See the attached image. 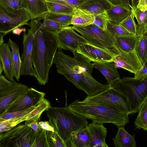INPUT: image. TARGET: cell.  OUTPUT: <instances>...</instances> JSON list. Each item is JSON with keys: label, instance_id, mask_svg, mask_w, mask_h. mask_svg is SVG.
Returning a JSON list of instances; mask_svg holds the SVG:
<instances>
[{"label": "cell", "instance_id": "6da1fadb", "mask_svg": "<svg viewBox=\"0 0 147 147\" xmlns=\"http://www.w3.org/2000/svg\"><path fill=\"white\" fill-rule=\"evenodd\" d=\"M73 53V57L64 53L58 47L53 63L55 64L59 74L64 76L87 96L95 95L110 88L107 84L100 83L93 77L92 65L88 59L76 51Z\"/></svg>", "mask_w": 147, "mask_h": 147}, {"label": "cell", "instance_id": "7a4b0ae2", "mask_svg": "<svg viewBox=\"0 0 147 147\" xmlns=\"http://www.w3.org/2000/svg\"><path fill=\"white\" fill-rule=\"evenodd\" d=\"M41 18L31 20L28 25L34 36L32 61L36 78L41 85H45L49 80L50 69L59 47L54 32L43 26Z\"/></svg>", "mask_w": 147, "mask_h": 147}, {"label": "cell", "instance_id": "3957f363", "mask_svg": "<svg viewBox=\"0 0 147 147\" xmlns=\"http://www.w3.org/2000/svg\"><path fill=\"white\" fill-rule=\"evenodd\" d=\"M67 107L97 123H112L119 127H124L129 122V114L125 111L84 99H76Z\"/></svg>", "mask_w": 147, "mask_h": 147}, {"label": "cell", "instance_id": "277c9868", "mask_svg": "<svg viewBox=\"0 0 147 147\" xmlns=\"http://www.w3.org/2000/svg\"><path fill=\"white\" fill-rule=\"evenodd\" d=\"M49 122L65 144L70 147L71 139L77 131L88 124L87 119L67 107L51 106L46 110Z\"/></svg>", "mask_w": 147, "mask_h": 147}, {"label": "cell", "instance_id": "5b68a950", "mask_svg": "<svg viewBox=\"0 0 147 147\" xmlns=\"http://www.w3.org/2000/svg\"><path fill=\"white\" fill-rule=\"evenodd\" d=\"M126 99L133 114L138 113L147 98V77L143 78L125 77L115 82L112 87Z\"/></svg>", "mask_w": 147, "mask_h": 147}, {"label": "cell", "instance_id": "8992f818", "mask_svg": "<svg viewBox=\"0 0 147 147\" xmlns=\"http://www.w3.org/2000/svg\"><path fill=\"white\" fill-rule=\"evenodd\" d=\"M72 27L90 44L106 50L115 57L120 53L116 46L114 37L107 30L104 31L93 24L84 27Z\"/></svg>", "mask_w": 147, "mask_h": 147}, {"label": "cell", "instance_id": "52a82bcc", "mask_svg": "<svg viewBox=\"0 0 147 147\" xmlns=\"http://www.w3.org/2000/svg\"><path fill=\"white\" fill-rule=\"evenodd\" d=\"M35 131L24 123L0 133V147H32Z\"/></svg>", "mask_w": 147, "mask_h": 147}, {"label": "cell", "instance_id": "ba28073f", "mask_svg": "<svg viewBox=\"0 0 147 147\" xmlns=\"http://www.w3.org/2000/svg\"><path fill=\"white\" fill-rule=\"evenodd\" d=\"M29 88L14 79L10 80L0 75V117L7 112L10 106Z\"/></svg>", "mask_w": 147, "mask_h": 147}, {"label": "cell", "instance_id": "9c48e42d", "mask_svg": "<svg viewBox=\"0 0 147 147\" xmlns=\"http://www.w3.org/2000/svg\"><path fill=\"white\" fill-rule=\"evenodd\" d=\"M30 20L26 9L15 10L0 2V32L6 34L16 28L28 25Z\"/></svg>", "mask_w": 147, "mask_h": 147}, {"label": "cell", "instance_id": "30bf717a", "mask_svg": "<svg viewBox=\"0 0 147 147\" xmlns=\"http://www.w3.org/2000/svg\"><path fill=\"white\" fill-rule=\"evenodd\" d=\"M84 100L125 111L129 115L131 114L126 99L117 90L112 87L95 95L87 96Z\"/></svg>", "mask_w": 147, "mask_h": 147}, {"label": "cell", "instance_id": "8fae6325", "mask_svg": "<svg viewBox=\"0 0 147 147\" xmlns=\"http://www.w3.org/2000/svg\"><path fill=\"white\" fill-rule=\"evenodd\" d=\"M75 31L72 26H68L54 32L59 47L73 53L76 51L81 45L88 42Z\"/></svg>", "mask_w": 147, "mask_h": 147}, {"label": "cell", "instance_id": "7c38bea8", "mask_svg": "<svg viewBox=\"0 0 147 147\" xmlns=\"http://www.w3.org/2000/svg\"><path fill=\"white\" fill-rule=\"evenodd\" d=\"M34 34L30 28L27 33L23 34L22 43L23 51L21 58L22 65L21 75H29L36 78L34 70L33 67L32 61V51Z\"/></svg>", "mask_w": 147, "mask_h": 147}, {"label": "cell", "instance_id": "4fadbf2b", "mask_svg": "<svg viewBox=\"0 0 147 147\" xmlns=\"http://www.w3.org/2000/svg\"><path fill=\"white\" fill-rule=\"evenodd\" d=\"M45 94L43 92L33 88H29L10 106L7 112L23 110L36 106L44 98Z\"/></svg>", "mask_w": 147, "mask_h": 147}, {"label": "cell", "instance_id": "5bb4252c", "mask_svg": "<svg viewBox=\"0 0 147 147\" xmlns=\"http://www.w3.org/2000/svg\"><path fill=\"white\" fill-rule=\"evenodd\" d=\"M76 52L82 54L91 62L113 61L115 56L102 49L88 42L80 46Z\"/></svg>", "mask_w": 147, "mask_h": 147}, {"label": "cell", "instance_id": "9a60e30c", "mask_svg": "<svg viewBox=\"0 0 147 147\" xmlns=\"http://www.w3.org/2000/svg\"><path fill=\"white\" fill-rule=\"evenodd\" d=\"M113 62L117 68H122L134 74L143 65L135 50L120 53L114 57Z\"/></svg>", "mask_w": 147, "mask_h": 147}, {"label": "cell", "instance_id": "2e32d148", "mask_svg": "<svg viewBox=\"0 0 147 147\" xmlns=\"http://www.w3.org/2000/svg\"><path fill=\"white\" fill-rule=\"evenodd\" d=\"M87 127L90 137V147H108L105 141L107 129L103 124L92 122Z\"/></svg>", "mask_w": 147, "mask_h": 147}, {"label": "cell", "instance_id": "e0dca14e", "mask_svg": "<svg viewBox=\"0 0 147 147\" xmlns=\"http://www.w3.org/2000/svg\"><path fill=\"white\" fill-rule=\"evenodd\" d=\"M93 68L98 70L105 77L107 84L111 88L113 84L120 79L117 67L113 61L93 62Z\"/></svg>", "mask_w": 147, "mask_h": 147}, {"label": "cell", "instance_id": "ac0fdd59", "mask_svg": "<svg viewBox=\"0 0 147 147\" xmlns=\"http://www.w3.org/2000/svg\"><path fill=\"white\" fill-rule=\"evenodd\" d=\"M113 5L108 0H83L77 7L94 16L106 11Z\"/></svg>", "mask_w": 147, "mask_h": 147}, {"label": "cell", "instance_id": "d6986e66", "mask_svg": "<svg viewBox=\"0 0 147 147\" xmlns=\"http://www.w3.org/2000/svg\"><path fill=\"white\" fill-rule=\"evenodd\" d=\"M0 60L5 75L10 80L13 79V63L12 53L6 43H3L0 47Z\"/></svg>", "mask_w": 147, "mask_h": 147}, {"label": "cell", "instance_id": "ffe728a7", "mask_svg": "<svg viewBox=\"0 0 147 147\" xmlns=\"http://www.w3.org/2000/svg\"><path fill=\"white\" fill-rule=\"evenodd\" d=\"M26 10L29 13L31 20L42 18L49 12L46 0H25Z\"/></svg>", "mask_w": 147, "mask_h": 147}, {"label": "cell", "instance_id": "44dd1931", "mask_svg": "<svg viewBox=\"0 0 147 147\" xmlns=\"http://www.w3.org/2000/svg\"><path fill=\"white\" fill-rule=\"evenodd\" d=\"M116 46L120 52L128 53L135 50L139 36H114Z\"/></svg>", "mask_w": 147, "mask_h": 147}, {"label": "cell", "instance_id": "7402d4cb", "mask_svg": "<svg viewBox=\"0 0 147 147\" xmlns=\"http://www.w3.org/2000/svg\"><path fill=\"white\" fill-rule=\"evenodd\" d=\"M118 130L113 139L114 145L116 147H136L135 135L128 133L124 127H118Z\"/></svg>", "mask_w": 147, "mask_h": 147}, {"label": "cell", "instance_id": "603a6c76", "mask_svg": "<svg viewBox=\"0 0 147 147\" xmlns=\"http://www.w3.org/2000/svg\"><path fill=\"white\" fill-rule=\"evenodd\" d=\"M94 16L90 13L76 7L72 15L71 24L79 27L86 26L93 24Z\"/></svg>", "mask_w": 147, "mask_h": 147}, {"label": "cell", "instance_id": "cb8c5ba5", "mask_svg": "<svg viewBox=\"0 0 147 147\" xmlns=\"http://www.w3.org/2000/svg\"><path fill=\"white\" fill-rule=\"evenodd\" d=\"M87 126L78 130L73 136L70 147H90V137Z\"/></svg>", "mask_w": 147, "mask_h": 147}, {"label": "cell", "instance_id": "d4e9b609", "mask_svg": "<svg viewBox=\"0 0 147 147\" xmlns=\"http://www.w3.org/2000/svg\"><path fill=\"white\" fill-rule=\"evenodd\" d=\"M107 12L109 21L116 24L119 23L132 12L131 9L118 5H113Z\"/></svg>", "mask_w": 147, "mask_h": 147}, {"label": "cell", "instance_id": "484cf974", "mask_svg": "<svg viewBox=\"0 0 147 147\" xmlns=\"http://www.w3.org/2000/svg\"><path fill=\"white\" fill-rule=\"evenodd\" d=\"M8 44L11 48L12 53L13 63V77L17 80L19 81L22 65L21 58L20 56L19 47L17 44L9 38Z\"/></svg>", "mask_w": 147, "mask_h": 147}, {"label": "cell", "instance_id": "4316f807", "mask_svg": "<svg viewBox=\"0 0 147 147\" xmlns=\"http://www.w3.org/2000/svg\"><path fill=\"white\" fill-rule=\"evenodd\" d=\"M139 38L135 51L142 65L146 64L147 60V33H137Z\"/></svg>", "mask_w": 147, "mask_h": 147}, {"label": "cell", "instance_id": "83f0119b", "mask_svg": "<svg viewBox=\"0 0 147 147\" xmlns=\"http://www.w3.org/2000/svg\"><path fill=\"white\" fill-rule=\"evenodd\" d=\"M138 115L134 122L136 129L147 130V98L140 106Z\"/></svg>", "mask_w": 147, "mask_h": 147}, {"label": "cell", "instance_id": "f1b7e54d", "mask_svg": "<svg viewBox=\"0 0 147 147\" xmlns=\"http://www.w3.org/2000/svg\"><path fill=\"white\" fill-rule=\"evenodd\" d=\"M46 1L49 12L72 15L75 9L69 5Z\"/></svg>", "mask_w": 147, "mask_h": 147}, {"label": "cell", "instance_id": "f546056e", "mask_svg": "<svg viewBox=\"0 0 147 147\" xmlns=\"http://www.w3.org/2000/svg\"><path fill=\"white\" fill-rule=\"evenodd\" d=\"M72 15L58 13L48 12L42 18L53 20L61 24L63 27L68 26L71 24Z\"/></svg>", "mask_w": 147, "mask_h": 147}, {"label": "cell", "instance_id": "4dcf8cb0", "mask_svg": "<svg viewBox=\"0 0 147 147\" xmlns=\"http://www.w3.org/2000/svg\"><path fill=\"white\" fill-rule=\"evenodd\" d=\"M28 120L27 114L18 118L5 121L0 124V133L9 130L21 123Z\"/></svg>", "mask_w": 147, "mask_h": 147}, {"label": "cell", "instance_id": "1f68e13d", "mask_svg": "<svg viewBox=\"0 0 147 147\" xmlns=\"http://www.w3.org/2000/svg\"><path fill=\"white\" fill-rule=\"evenodd\" d=\"M134 18V15L132 12L119 24L129 32L136 35L137 25L135 22Z\"/></svg>", "mask_w": 147, "mask_h": 147}, {"label": "cell", "instance_id": "d6a6232c", "mask_svg": "<svg viewBox=\"0 0 147 147\" xmlns=\"http://www.w3.org/2000/svg\"><path fill=\"white\" fill-rule=\"evenodd\" d=\"M107 30L113 36H135L129 32L119 24L113 23L109 21Z\"/></svg>", "mask_w": 147, "mask_h": 147}, {"label": "cell", "instance_id": "836d02e7", "mask_svg": "<svg viewBox=\"0 0 147 147\" xmlns=\"http://www.w3.org/2000/svg\"><path fill=\"white\" fill-rule=\"evenodd\" d=\"M46 133L49 147H66L57 132L46 131Z\"/></svg>", "mask_w": 147, "mask_h": 147}, {"label": "cell", "instance_id": "e575fe53", "mask_svg": "<svg viewBox=\"0 0 147 147\" xmlns=\"http://www.w3.org/2000/svg\"><path fill=\"white\" fill-rule=\"evenodd\" d=\"M109 21L107 11L94 16L93 24L104 31L107 30Z\"/></svg>", "mask_w": 147, "mask_h": 147}, {"label": "cell", "instance_id": "d590c367", "mask_svg": "<svg viewBox=\"0 0 147 147\" xmlns=\"http://www.w3.org/2000/svg\"><path fill=\"white\" fill-rule=\"evenodd\" d=\"M32 147H49L46 131L42 129L35 132V137Z\"/></svg>", "mask_w": 147, "mask_h": 147}, {"label": "cell", "instance_id": "8d00e7d4", "mask_svg": "<svg viewBox=\"0 0 147 147\" xmlns=\"http://www.w3.org/2000/svg\"><path fill=\"white\" fill-rule=\"evenodd\" d=\"M36 106L31 107L27 109L23 110L13 112H7L1 116L0 118L5 119H9L22 117L31 112Z\"/></svg>", "mask_w": 147, "mask_h": 147}, {"label": "cell", "instance_id": "74e56055", "mask_svg": "<svg viewBox=\"0 0 147 147\" xmlns=\"http://www.w3.org/2000/svg\"><path fill=\"white\" fill-rule=\"evenodd\" d=\"M0 2L15 10L26 9L25 0H0Z\"/></svg>", "mask_w": 147, "mask_h": 147}, {"label": "cell", "instance_id": "f35d334b", "mask_svg": "<svg viewBox=\"0 0 147 147\" xmlns=\"http://www.w3.org/2000/svg\"><path fill=\"white\" fill-rule=\"evenodd\" d=\"M131 9L136 19L138 26H141L147 23V10L142 11L137 7Z\"/></svg>", "mask_w": 147, "mask_h": 147}, {"label": "cell", "instance_id": "ab89813d", "mask_svg": "<svg viewBox=\"0 0 147 147\" xmlns=\"http://www.w3.org/2000/svg\"><path fill=\"white\" fill-rule=\"evenodd\" d=\"M44 26L48 30L53 32H56L61 29L63 27L59 23L50 20L42 18Z\"/></svg>", "mask_w": 147, "mask_h": 147}, {"label": "cell", "instance_id": "60d3db41", "mask_svg": "<svg viewBox=\"0 0 147 147\" xmlns=\"http://www.w3.org/2000/svg\"><path fill=\"white\" fill-rule=\"evenodd\" d=\"M56 3L67 5L76 8L83 0H48Z\"/></svg>", "mask_w": 147, "mask_h": 147}, {"label": "cell", "instance_id": "b9f144b4", "mask_svg": "<svg viewBox=\"0 0 147 147\" xmlns=\"http://www.w3.org/2000/svg\"><path fill=\"white\" fill-rule=\"evenodd\" d=\"M134 77L138 78H143L147 77V67L146 64H143L142 67L134 74Z\"/></svg>", "mask_w": 147, "mask_h": 147}, {"label": "cell", "instance_id": "7bdbcfd3", "mask_svg": "<svg viewBox=\"0 0 147 147\" xmlns=\"http://www.w3.org/2000/svg\"><path fill=\"white\" fill-rule=\"evenodd\" d=\"M113 5H118L131 9L129 0H108Z\"/></svg>", "mask_w": 147, "mask_h": 147}, {"label": "cell", "instance_id": "ee69618b", "mask_svg": "<svg viewBox=\"0 0 147 147\" xmlns=\"http://www.w3.org/2000/svg\"><path fill=\"white\" fill-rule=\"evenodd\" d=\"M39 122L36 120H26L24 123L32 128L35 132H37L42 129L39 125Z\"/></svg>", "mask_w": 147, "mask_h": 147}, {"label": "cell", "instance_id": "f6af8a7d", "mask_svg": "<svg viewBox=\"0 0 147 147\" xmlns=\"http://www.w3.org/2000/svg\"><path fill=\"white\" fill-rule=\"evenodd\" d=\"M39 124L41 128L46 131L55 132L53 127L48 121H40Z\"/></svg>", "mask_w": 147, "mask_h": 147}, {"label": "cell", "instance_id": "bcb514c9", "mask_svg": "<svg viewBox=\"0 0 147 147\" xmlns=\"http://www.w3.org/2000/svg\"><path fill=\"white\" fill-rule=\"evenodd\" d=\"M147 0H139L136 7L142 11H147Z\"/></svg>", "mask_w": 147, "mask_h": 147}, {"label": "cell", "instance_id": "7dc6e473", "mask_svg": "<svg viewBox=\"0 0 147 147\" xmlns=\"http://www.w3.org/2000/svg\"><path fill=\"white\" fill-rule=\"evenodd\" d=\"M26 29L25 28H20L19 27H17L13 29L12 32L13 34L20 36L22 32H25L26 31Z\"/></svg>", "mask_w": 147, "mask_h": 147}, {"label": "cell", "instance_id": "c3c4849f", "mask_svg": "<svg viewBox=\"0 0 147 147\" xmlns=\"http://www.w3.org/2000/svg\"><path fill=\"white\" fill-rule=\"evenodd\" d=\"M6 34H5L0 32V47L4 43V40L3 37Z\"/></svg>", "mask_w": 147, "mask_h": 147}, {"label": "cell", "instance_id": "681fc988", "mask_svg": "<svg viewBox=\"0 0 147 147\" xmlns=\"http://www.w3.org/2000/svg\"><path fill=\"white\" fill-rule=\"evenodd\" d=\"M139 0H131V9H134L136 7Z\"/></svg>", "mask_w": 147, "mask_h": 147}, {"label": "cell", "instance_id": "f907efd6", "mask_svg": "<svg viewBox=\"0 0 147 147\" xmlns=\"http://www.w3.org/2000/svg\"><path fill=\"white\" fill-rule=\"evenodd\" d=\"M3 71L2 65L1 62L0 60V75L2 74V73Z\"/></svg>", "mask_w": 147, "mask_h": 147}, {"label": "cell", "instance_id": "816d5d0a", "mask_svg": "<svg viewBox=\"0 0 147 147\" xmlns=\"http://www.w3.org/2000/svg\"><path fill=\"white\" fill-rule=\"evenodd\" d=\"M7 119H3L0 118V123L2 122L5 121H6Z\"/></svg>", "mask_w": 147, "mask_h": 147}, {"label": "cell", "instance_id": "f5cc1de1", "mask_svg": "<svg viewBox=\"0 0 147 147\" xmlns=\"http://www.w3.org/2000/svg\"><path fill=\"white\" fill-rule=\"evenodd\" d=\"M1 123H2V122H1V123H0V124Z\"/></svg>", "mask_w": 147, "mask_h": 147}]
</instances>
